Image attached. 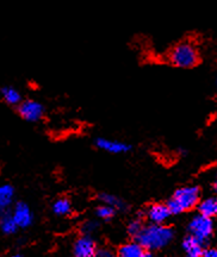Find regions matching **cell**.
<instances>
[{"instance_id":"cell-1","label":"cell","mask_w":217,"mask_h":257,"mask_svg":"<svg viewBox=\"0 0 217 257\" xmlns=\"http://www.w3.org/2000/svg\"><path fill=\"white\" fill-rule=\"evenodd\" d=\"M167 60L177 68H193L200 61L198 47L192 40H181L168 50Z\"/></svg>"},{"instance_id":"cell-2","label":"cell","mask_w":217,"mask_h":257,"mask_svg":"<svg viewBox=\"0 0 217 257\" xmlns=\"http://www.w3.org/2000/svg\"><path fill=\"white\" fill-rule=\"evenodd\" d=\"M136 238L143 249L158 250L165 248L172 240L173 231L165 225L153 224L143 227Z\"/></svg>"},{"instance_id":"cell-3","label":"cell","mask_w":217,"mask_h":257,"mask_svg":"<svg viewBox=\"0 0 217 257\" xmlns=\"http://www.w3.org/2000/svg\"><path fill=\"white\" fill-rule=\"evenodd\" d=\"M199 189L197 187H183L174 192L167 206L172 214H179L189 211L198 204Z\"/></svg>"},{"instance_id":"cell-4","label":"cell","mask_w":217,"mask_h":257,"mask_svg":"<svg viewBox=\"0 0 217 257\" xmlns=\"http://www.w3.org/2000/svg\"><path fill=\"white\" fill-rule=\"evenodd\" d=\"M212 221L211 218L204 217L202 214L196 216L189 224V230L193 237H196L203 244L210 238L212 233Z\"/></svg>"},{"instance_id":"cell-5","label":"cell","mask_w":217,"mask_h":257,"mask_svg":"<svg viewBox=\"0 0 217 257\" xmlns=\"http://www.w3.org/2000/svg\"><path fill=\"white\" fill-rule=\"evenodd\" d=\"M17 111L23 119L31 121V123H35V121L42 119V117L44 114L43 105L36 100H31V99L22 101L17 106Z\"/></svg>"},{"instance_id":"cell-6","label":"cell","mask_w":217,"mask_h":257,"mask_svg":"<svg viewBox=\"0 0 217 257\" xmlns=\"http://www.w3.org/2000/svg\"><path fill=\"white\" fill-rule=\"evenodd\" d=\"M12 214H14V218L18 225V227H22V229L30 226L32 224V220H34V216H32L30 207L25 202H17Z\"/></svg>"},{"instance_id":"cell-7","label":"cell","mask_w":217,"mask_h":257,"mask_svg":"<svg viewBox=\"0 0 217 257\" xmlns=\"http://www.w3.org/2000/svg\"><path fill=\"white\" fill-rule=\"evenodd\" d=\"M96 146L98 147L100 150H104V152L110 154H123L130 150V146L127 143L119 142V141L108 140V138L103 137L97 138Z\"/></svg>"},{"instance_id":"cell-8","label":"cell","mask_w":217,"mask_h":257,"mask_svg":"<svg viewBox=\"0 0 217 257\" xmlns=\"http://www.w3.org/2000/svg\"><path fill=\"white\" fill-rule=\"evenodd\" d=\"M73 250L76 257H92L96 255V244L89 236H85L77 240Z\"/></svg>"},{"instance_id":"cell-9","label":"cell","mask_w":217,"mask_h":257,"mask_svg":"<svg viewBox=\"0 0 217 257\" xmlns=\"http://www.w3.org/2000/svg\"><path fill=\"white\" fill-rule=\"evenodd\" d=\"M171 211L167 205L164 204H155L148 208L147 217L153 224H163L171 216Z\"/></svg>"},{"instance_id":"cell-10","label":"cell","mask_w":217,"mask_h":257,"mask_svg":"<svg viewBox=\"0 0 217 257\" xmlns=\"http://www.w3.org/2000/svg\"><path fill=\"white\" fill-rule=\"evenodd\" d=\"M183 248L186 251V257H202L203 243L199 242L196 237L187 236L183 242Z\"/></svg>"},{"instance_id":"cell-11","label":"cell","mask_w":217,"mask_h":257,"mask_svg":"<svg viewBox=\"0 0 217 257\" xmlns=\"http://www.w3.org/2000/svg\"><path fill=\"white\" fill-rule=\"evenodd\" d=\"M15 199V188L11 185H2L0 186V213L2 212L9 211Z\"/></svg>"},{"instance_id":"cell-12","label":"cell","mask_w":217,"mask_h":257,"mask_svg":"<svg viewBox=\"0 0 217 257\" xmlns=\"http://www.w3.org/2000/svg\"><path fill=\"white\" fill-rule=\"evenodd\" d=\"M18 229V225L16 223L12 212L5 211L0 213V230L5 234L15 233Z\"/></svg>"},{"instance_id":"cell-13","label":"cell","mask_w":217,"mask_h":257,"mask_svg":"<svg viewBox=\"0 0 217 257\" xmlns=\"http://www.w3.org/2000/svg\"><path fill=\"white\" fill-rule=\"evenodd\" d=\"M0 94L2 98L4 99V101L8 105L11 106H18L22 102V95L19 93L18 89H16L12 86H5L0 89Z\"/></svg>"},{"instance_id":"cell-14","label":"cell","mask_w":217,"mask_h":257,"mask_svg":"<svg viewBox=\"0 0 217 257\" xmlns=\"http://www.w3.org/2000/svg\"><path fill=\"white\" fill-rule=\"evenodd\" d=\"M199 214L204 217L212 218L217 216V198H208L199 202Z\"/></svg>"},{"instance_id":"cell-15","label":"cell","mask_w":217,"mask_h":257,"mask_svg":"<svg viewBox=\"0 0 217 257\" xmlns=\"http://www.w3.org/2000/svg\"><path fill=\"white\" fill-rule=\"evenodd\" d=\"M143 252V248L138 242L128 243L119 249V257H141Z\"/></svg>"},{"instance_id":"cell-16","label":"cell","mask_w":217,"mask_h":257,"mask_svg":"<svg viewBox=\"0 0 217 257\" xmlns=\"http://www.w3.org/2000/svg\"><path fill=\"white\" fill-rule=\"evenodd\" d=\"M72 210V205L70 201L66 198L57 199L53 204V212L57 216H66Z\"/></svg>"},{"instance_id":"cell-17","label":"cell","mask_w":217,"mask_h":257,"mask_svg":"<svg viewBox=\"0 0 217 257\" xmlns=\"http://www.w3.org/2000/svg\"><path fill=\"white\" fill-rule=\"evenodd\" d=\"M100 200L104 202L105 205H109V206H111L113 208H118V210H122L123 207H124V204H123V201L121 199L116 197V195H112V194H104L100 195Z\"/></svg>"},{"instance_id":"cell-18","label":"cell","mask_w":217,"mask_h":257,"mask_svg":"<svg viewBox=\"0 0 217 257\" xmlns=\"http://www.w3.org/2000/svg\"><path fill=\"white\" fill-rule=\"evenodd\" d=\"M96 213H97V216H98V218H100V219L109 220V219H111V218L113 217V214H115V208L104 204L103 206H99L98 208H97Z\"/></svg>"},{"instance_id":"cell-19","label":"cell","mask_w":217,"mask_h":257,"mask_svg":"<svg viewBox=\"0 0 217 257\" xmlns=\"http://www.w3.org/2000/svg\"><path fill=\"white\" fill-rule=\"evenodd\" d=\"M142 229H143V226H142L141 221L138 219H135V220H132L130 224H129L128 231H129V233L132 234V236L137 237L138 233L142 231Z\"/></svg>"},{"instance_id":"cell-20","label":"cell","mask_w":217,"mask_h":257,"mask_svg":"<svg viewBox=\"0 0 217 257\" xmlns=\"http://www.w3.org/2000/svg\"><path fill=\"white\" fill-rule=\"evenodd\" d=\"M97 227H98V224H97L96 221L90 220V221H86V223L83 225V231L85 233L89 234L91 232H93V231H95Z\"/></svg>"},{"instance_id":"cell-21","label":"cell","mask_w":217,"mask_h":257,"mask_svg":"<svg viewBox=\"0 0 217 257\" xmlns=\"http://www.w3.org/2000/svg\"><path fill=\"white\" fill-rule=\"evenodd\" d=\"M203 257H217V250L216 249H209L203 252Z\"/></svg>"},{"instance_id":"cell-22","label":"cell","mask_w":217,"mask_h":257,"mask_svg":"<svg viewBox=\"0 0 217 257\" xmlns=\"http://www.w3.org/2000/svg\"><path fill=\"white\" fill-rule=\"evenodd\" d=\"M98 256L99 257H110V252L108 251V250H99L98 251Z\"/></svg>"},{"instance_id":"cell-23","label":"cell","mask_w":217,"mask_h":257,"mask_svg":"<svg viewBox=\"0 0 217 257\" xmlns=\"http://www.w3.org/2000/svg\"><path fill=\"white\" fill-rule=\"evenodd\" d=\"M141 257H154V256L152 255L151 252H147V251H146V252L142 253V256H141Z\"/></svg>"},{"instance_id":"cell-24","label":"cell","mask_w":217,"mask_h":257,"mask_svg":"<svg viewBox=\"0 0 217 257\" xmlns=\"http://www.w3.org/2000/svg\"><path fill=\"white\" fill-rule=\"evenodd\" d=\"M212 188H213V191L217 192V178L215 179V181H213V184H212Z\"/></svg>"},{"instance_id":"cell-25","label":"cell","mask_w":217,"mask_h":257,"mask_svg":"<svg viewBox=\"0 0 217 257\" xmlns=\"http://www.w3.org/2000/svg\"><path fill=\"white\" fill-rule=\"evenodd\" d=\"M11 257H21L19 255H14V256H11Z\"/></svg>"},{"instance_id":"cell-26","label":"cell","mask_w":217,"mask_h":257,"mask_svg":"<svg viewBox=\"0 0 217 257\" xmlns=\"http://www.w3.org/2000/svg\"><path fill=\"white\" fill-rule=\"evenodd\" d=\"M216 85H217V78H216Z\"/></svg>"}]
</instances>
